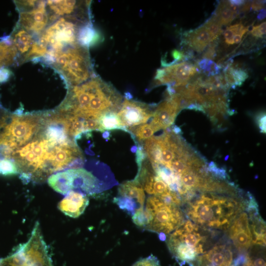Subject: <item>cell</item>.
Listing matches in <instances>:
<instances>
[{"instance_id":"6da1fadb","label":"cell","mask_w":266,"mask_h":266,"mask_svg":"<svg viewBox=\"0 0 266 266\" xmlns=\"http://www.w3.org/2000/svg\"><path fill=\"white\" fill-rule=\"evenodd\" d=\"M10 160L26 183L43 182L60 171L80 167L83 161L65 116L57 111L42 112L34 134L13 152Z\"/></svg>"},{"instance_id":"7a4b0ae2","label":"cell","mask_w":266,"mask_h":266,"mask_svg":"<svg viewBox=\"0 0 266 266\" xmlns=\"http://www.w3.org/2000/svg\"><path fill=\"white\" fill-rule=\"evenodd\" d=\"M238 193L197 191L184 203L186 204L185 214L188 219L204 229L227 231L246 206L248 197L244 199Z\"/></svg>"},{"instance_id":"3957f363","label":"cell","mask_w":266,"mask_h":266,"mask_svg":"<svg viewBox=\"0 0 266 266\" xmlns=\"http://www.w3.org/2000/svg\"><path fill=\"white\" fill-rule=\"evenodd\" d=\"M210 232L187 219L168 236L167 247L179 264L190 266L206 251Z\"/></svg>"},{"instance_id":"277c9868","label":"cell","mask_w":266,"mask_h":266,"mask_svg":"<svg viewBox=\"0 0 266 266\" xmlns=\"http://www.w3.org/2000/svg\"><path fill=\"white\" fill-rule=\"evenodd\" d=\"M69 86L81 84L91 78L92 69L86 48L76 44L59 53L52 62Z\"/></svg>"},{"instance_id":"5b68a950","label":"cell","mask_w":266,"mask_h":266,"mask_svg":"<svg viewBox=\"0 0 266 266\" xmlns=\"http://www.w3.org/2000/svg\"><path fill=\"white\" fill-rule=\"evenodd\" d=\"M144 212L146 223L144 228L159 233L164 238L185 221L179 206L166 203L154 196L147 198Z\"/></svg>"},{"instance_id":"8992f818","label":"cell","mask_w":266,"mask_h":266,"mask_svg":"<svg viewBox=\"0 0 266 266\" xmlns=\"http://www.w3.org/2000/svg\"><path fill=\"white\" fill-rule=\"evenodd\" d=\"M14 266H54L38 221L34 224L27 242L7 256Z\"/></svg>"},{"instance_id":"52a82bcc","label":"cell","mask_w":266,"mask_h":266,"mask_svg":"<svg viewBox=\"0 0 266 266\" xmlns=\"http://www.w3.org/2000/svg\"><path fill=\"white\" fill-rule=\"evenodd\" d=\"M78 32L72 21L65 17L61 18L49 27L40 37L47 46V59L52 63L65 48L77 44Z\"/></svg>"},{"instance_id":"ba28073f","label":"cell","mask_w":266,"mask_h":266,"mask_svg":"<svg viewBox=\"0 0 266 266\" xmlns=\"http://www.w3.org/2000/svg\"><path fill=\"white\" fill-rule=\"evenodd\" d=\"M49 186L55 191L66 195L76 189L92 194L98 188L97 178L83 168H72L51 175L47 179Z\"/></svg>"},{"instance_id":"9c48e42d","label":"cell","mask_w":266,"mask_h":266,"mask_svg":"<svg viewBox=\"0 0 266 266\" xmlns=\"http://www.w3.org/2000/svg\"><path fill=\"white\" fill-rule=\"evenodd\" d=\"M21 9H26L20 14L19 24L27 31L35 33L41 32L48 23L46 3L43 1L26 0L18 2Z\"/></svg>"},{"instance_id":"30bf717a","label":"cell","mask_w":266,"mask_h":266,"mask_svg":"<svg viewBox=\"0 0 266 266\" xmlns=\"http://www.w3.org/2000/svg\"><path fill=\"white\" fill-rule=\"evenodd\" d=\"M200 69L191 63L183 62L157 70V84H166L173 88L184 86Z\"/></svg>"},{"instance_id":"8fae6325","label":"cell","mask_w":266,"mask_h":266,"mask_svg":"<svg viewBox=\"0 0 266 266\" xmlns=\"http://www.w3.org/2000/svg\"><path fill=\"white\" fill-rule=\"evenodd\" d=\"M239 254L229 242H219L199 255L190 266H233Z\"/></svg>"},{"instance_id":"7c38bea8","label":"cell","mask_w":266,"mask_h":266,"mask_svg":"<svg viewBox=\"0 0 266 266\" xmlns=\"http://www.w3.org/2000/svg\"><path fill=\"white\" fill-rule=\"evenodd\" d=\"M153 112L148 104L126 99L122 102L117 115L127 131L130 128L146 123L152 117Z\"/></svg>"},{"instance_id":"4fadbf2b","label":"cell","mask_w":266,"mask_h":266,"mask_svg":"<svg viewBox=\"0 0 266 266\" xmlns=\"http://www.w3.org/2000/svg\"><path fill=\"white\" fill-rule=\"evenodd\" d=\"M119 196L114 202L122 209L133 215L137 209L143 207L145 201L144 190L135 179L122 184L118 189Z\"/></svg>"},{"instance_id":"5bb4252c","label":"cell","mask_w":266,"mask_h":266,"mask_svg":"<svg viewBox=\"0 0 266 266\" xmlns=\"http://www.w3.org/2000/svg\"><path fill=\"white\" fill-rule=\"evenodd\" d=\"M227 231L233 245L238 252L247 251L252 246L248 215L245 210L236 216Z\"/></svg>"},{"instance_id":"9a60e30c","label":"cell","mask_w":266,"mask_h":266,"mask_svg":"<svg viewBox=\"0 0 266 266\" xmlns=\"http://www.w3.org/2000/svg\"><path fill=\"white\" fill-rule=\"evenodd\" d=\"M180 110L177 96L175 95L169 96L154 110L153 119L150 124L155 132L161 129H166L173 124Z\"/></svg>"},{"instance_id":"2e32d148","label":"cell","mask_w":266,"mask_h":266,"mask_svg":"<svg viewBox=\"0 0 266 266\" xmlns=\"http://www.w3.org/2000/svg\"><path fill=\"white\" fill-rule=\"evenodd\" d=\"M58 203V209L66 215L77 218L89 205L88 198L80 191H70Z\"/></svg>"},{"instance_id":"e0dca14e","label":"cell","mask_w":266,"mask_h":266,"mask_svg":"<svg viewBox=\"0 0 266 266\" xmlns=\"http://www.w3.org/2000/svg\"><path fill=\"white\" fill-rule=\"evenodd\" d=\"M185 35V43L188 44L198 52L203 51L205 48L213 41L208 31L203 25L195 30L187 32Z\"/></svg>"},{"instance_id":"ac0fdd59","label":"cell","mask_w":266,"mask_h":266,"mask_svg":"<svg viewBox=\"0 0 266 266\" xmlns=\"http://www.w3.org/2000/svg\"><path fill=\"white\" fill-rule=\"evenodd\" d=\"M10 38L17 52L24 55L25 58L34 42L32 36L28 31L21 27L16 30Z\"/></svg>"},{"instance_id":"d6986e66","label":"cell","mask_w":266,"mask_h":266,"mask_svg":"<svg viewBox=\"0 0 266 266\" xmlns=\"http://www.w3.org/2000/svg\"><path fill=\"white\" fill-rule=\"evenodd\" d=\"M100 38V34L89 23L82 26L78 32L77 42L85 48L98 42Z\"/></svg>"},{"instance_id":"ffe728a7","label":"cell","mask_w":266,"mask_h":266,"mask_svg":"<svg viewBox=\"0 0 266 266\" xmlns=\"http://www.w3.org/2000/svg\"><path fill=\"white\" fill-rule=\"evenodd\" d=\"M100 131L115 129L125 130L117 115V112L108 111L102 113L99 118Z\"/></svg>"},{"instance_id":"44dd1931","label":"cell","mask_w":266,"mask_h":266,"mask_svg":"<svg viewBox=\"0 0 266 266\" xmlns=\"http://www.w3.org/2000/svg\"><path fill=\"white\" fill-rule=\"evenodd\" d=\"M17 53L10 37L5 38L3 41L0 42V68L11 64Z\"/></svg>"},{"instance_id":"7402d4cb","label":"cell","mask_w":266,"mask_h":266,"mask_svg":"<svg viewBox=\"0 0 266 266\" xmlns=\"http://www.w3.org/2000/svg\"><path fill=\"white\" fill-rule=\"evenodd\" d=\"M47 4L56 17L71 14L76 6L75 0H48Z\"/></svg>"},{"instance_id":"603a6c76","label":"cell","mask_w":266,"mask_h":266,"mask_svg":"<svg viewBox=\"0 0 266 266\" xmlns=\"http://www.w3.org/2000/svg\"><path fill=\"white\" fill-rule=\"evenodd\" d=\"M238 14L232 11L229 1H222L218 5L214 14L221 26L227 25L231 23Z\"/></svg>"},{"instance_id":"cb8c5ba5","label":"cell","mask_w":266,"mask_h":266,"mask_svg":"<svg viewBox=\"0 0 266 266\" xmlns=\"http://www.w3.org/2000/svg\"><path fill=\"white\" fill-rule=\"evenodd\" d=\"M137 141L143 143L151 137L155 132L150 124H143L127 130Z\"/></svg>"},{"instance_id":"d4e9b609","label":"cell","mask_w":266,"mask_h":266,"mask_svg":"<svg viewBox=\"0 0 266 266\" xmlns=\"http://www.w3.org/2000/svg\"><path fill=\"white\" fill-rule=\"evenodd\" d=\"M199 69L207 76H213L220 73L221 67L214 62L207 59H203L198 63Z\"/></svg>"},{"instance_id":"484cf974","label":"cell","mask_w":266,"mask_h":266,"mask_svg":"<svg viewBox=\"0 0 266 266\" xmlns=\"http://www.w3.org/2000/svg\"><path fill=\"white\" fill-rule=\"evenodd\" d=\"M233 80L235 86H240L248 78V73L243 69L237 68L233 66H227L224 69Z\"/></svg>"},{"instance_id":"4316f807","label":"cell","mask_w":266,"mask_h":266,"mask_svg":"<svg viewBox=\"0 0 266 266\" xmlns=\"http://www.w3.org/2000/svg\"><path fill=\"white\" fill-rule=\"evenodd\" d=\"M203 25L208 31L213 40L218 37L222 33L221 25L214 14Z\"/></svg>"},{"instance_id":"83f0119b","label":"cell","mask_w":266,"mask_h":266,"mask_svg":"<svg viewBox=\"0 0 266 266\" xmlns=\"http://www.w3.org/2000/svg\"><path fill=\"white\" fill-rule=\"evenodd\" d=\"M18 173L15 163L10 159L0 160V174L3 175H11Z\"/></svg>"},{"instance_id":"f1b7e54d","label":"cell","mask_w":266,"mask_h":266,"mask_svg":"<svg viewBox=\"0 0 266 266\" xmlns=\"http://www.w3.org/2000/svg\"><path fill=\"white\" fill-rule=\"evenodd\" d=\"M207 168L209 173L217 179L224 181L228 177L225 169L218 167L213 162L208 164Z\"/></svg>"},{"instance_id":"f546056e","label":"cell","mask_w":266,"mask_h":266,"mask_svg":"<svg viewBox=\"0 0 266 266\" xmlns=\"http://www.w3.org/2000/svg\"><path fill=\"white\" fill-rule=\"evenodd\" d=\"M244 27L241 24H236L228 27L224 33L225 42L229 44H233V37Z\"/></svg>"},{"instance_id":"4dcf8cb0","label":"cell","mask_w":266,"mask_h":266,"mask_svg":"<svg viewBox=\"0 0 266 266\" xmlns=\"http://www.w3.org/2000/svg\"><path fill=\"white\" fill-rule=\"evenodd\" d=\"M133 266H161L158 259L154 256L151 255L147 258L141 259L135 263Z\"/></svg>"},{"instance_id":"1f68e13d","label":"cell","mask_w":266,"mask_h":266,"mask_svg":"<svg viewBox=\"0 0 266 266\" xmlns=\"http://www.w3.org/2000/svg\"><path fill=\"white\" fill-rule=\"evenodd\" d=\"M209 46L203 55L204 59H214L216 56L215 45L213 43H210Z\"/></svg>"},{"instance_id":"d6a6232c","label":"cell","mask_w":266,"mask_h":266,"mask_svg":"<svg viewBox=\"0 0 266 266\" xmlns=\"http://www.w3.org/2000/svg\"><path fill=\"white\" fill-rule=\"evenodd\" d=\"M257 121L261 130V132L266 133V114L264 113L260 114L257 118Z\"/></svg>"},{"instance_id":"836d02e7","label":"cell","mask_w":266,"mask_h":266,"mask_svg":"<svg viewBox=\"0 0 266 266\" xmlns=\"http://www.w3.org/2000/svg\"><path fill=\"white\" fill-rule=\"evenodd\" d=\"M249 27L244 26L233 37V42L234 43H239L242 38L243 35L248 31Z\"/></svg>"},{"instance_id":"e575fe53","label":"cell","mask_w":266,"mask_h":266,"mask_svg":"<svg viewBox=\"0 0 266 266\" xmlns=\"http://www.w3.org/2000/svg\"><path fill=\"white\" fill-rule=\"evenodd\" d=\"M10 71L7 68H0V83L7 81L10 77Z\"/></svg>"},{"instance_id":"d590c367","label":"cell","mask_w":266,"mask_h":266,"mask_svg":"<svg viewBox=\"0 0 266 266\" xmlns=\"http://www.w3.org/2000/svg\"><path fill=\"white\" fill-rule=\"evenodd\" d=\"M265 2V0H254L251 2V8L255 11L261 10L264 8Z\"/></svg>"},{"instance_id":"8d00e7d4","label":"cell","mask_w":266,"mask_h":266,"mask_svg":"<svg viewBox=\"0 0 266 266\" xmlns=\"http://www.w3.org/2000/svg\"><path fill=\"white\" fill-rule=\"evenodd\" d=\"M186 109L195 110L196 111H199L205 113V110L204 107L201 105L197 103H193L190 104Z\"/></svg>"},{"instance_id":"74e56055","label":"cell","mask_w":266,"mask_h":266,"mask_svg":"<svg viewBox=\"0 0 266 266\" xmlns=\"http://www.w3.org/2000/svg\"><path fill=\"white\" fill-rule=\"evenodd\" d=\"M250 33L254 36L256 37H262L263 35L259 31L258 26H253L252 30L250 31Z\"/></svg>"},{"instance_id":"f35d334b","label":"cell","mask_w":266,"mask_h":266,"mask_svg":"<svg viewBox=\"0 0 266 266\" xmlns=\"http://www.w3.org/2000/svg\"><path fill=\"white\" fill-rule=\"evenodd\" d=\"M0 266H14L7 257L0 259Z\"/></svg>"},{"instance_id":"ab89813d","label":"cell","mask_w":266,"mask_h":266,"mask_svg":"<svg viewBox=\"0 0 266 266\" xmlns=\"http://www.w3.org/2000/svg\"><path fill=\"white\" fill-rule=\"evenodd\" d=\"M230 3L232 5L237 6H242L245 2V1L244 0H229V1Z\"/></svg>"},{"instance_id":"60d3db41","label":"cell","mask_w":266,"mask_h":266,"mask_svg":"<svg viewBox=\"0 0 266 266\" xmlns=\"http://www.w3.org/2000/svg\"><path fill=\"white\" fill-rule=\"evenodd\" d=\"M266 22H264L258 26V29L263 35L266 34Z\"/></svg>"},{"instance_id":"b9f144b4","label":"cell","mask_w":266,"mask_h":266,"mask_svg":"<svg viewBox=\"0 0 266 266\" xmlns=\"http://www.w3.org/2000/svg\"><path fill=\"white\" fill-rule=\"evenodd\" d=\"M266 9L261 10L260 12L257 15V19L259 20H262L266 17Z\"/></svg>"}]
</instances>
